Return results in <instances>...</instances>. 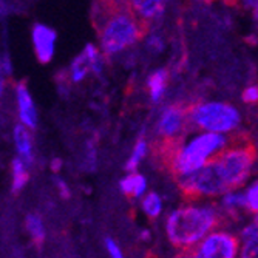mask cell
Returning <instances> with one entry per match:
<instances>
[{
    "label": "cell",
    "mask_w": 258,
    "mask_h": 258,
    "mask_svg": "<svg viewBox=\"0 0 258 258\" xmlns=\"http://www.w3.org/2000/svg\"><path fill=\"white\" fill-rule=\"evenodd\" d=\"M255 149L247 141L232 143L206 167L197 173L178 179L181 190L190 200L209 201L226 192L240 190L250 181L255 169Z\"/></svg>",
    "instance_id": "1"
},
{
    "label": "cell",
    "mask_w": 258,
    "mask_h": 258,
    "mask_svg": "<svg viewBox=\"0 0 258 258\" xmlns=\"http://www.w3.org/2000/svg\"><path fill=\"white\" fill-rule=\"evenodd\" d=\"M221 214L210 201L190 200L173 209L166 217L164 230L170 244L179 250H189L221 226Z\"/></svg>",
    "instance_id": "2"
},
{
    "label": "cell",
    "mask_w": 258,
    "mask_h": 258,
    "mask_svg": "<svg viewBox=\"0 0 258 258\" xmlns=\"http://www.w3.org/2000/svg\"><path fill=\"white\" fill-rule=\"evenodd\" d=\"M99 31V51L116 56L135 46L144 36V23L132 13L128 4H114L99 11L96 19Z\"/></svg>",
    "instance_id": "3"
},
{
    "label": "cell",
    "mask_w": 258,
    "mask_h": 258,
    "mask_svg": "<svg viewBox=\"0 0 258 258\" xmlns=\"http://www.w3.org/2000/svg\"><path fill=\"white\" fill-rule=\"evenodd\" d=\"M229 144V136L198 132L167 149L169 167L178 179L187 178L206 167Z\"/></svg>",
    "instance_id": "4"
},
{
    "label": "cell",
    "mask_w": 258,
    "mask_h": 258,
    "mask_svg": "<svg viewBox=\"0 0 258 258\" xmlns=\"http://www.w3.org/2000/svg\"><path fill=\"white\" fill-rule=\"evenodd\" d=\"M187 121L201 133L230 136L240 128L243 116L230 102L200 101L187 108Z\"/></svg>",
    "instance_id": "5"
},
{
    "label": "cell",
    "mask_w": 258,
    "mask_h": 258,
    "mask_svg": "<svg viewBox=\"0 0 258 258\" xmlns=\"http://www.w3.org/2000/svg\"><path fill=\"white\" fill-rule=\"evenodd\" d=\"M240 241L237 233L218 227L189 250H179L175 258H238Z\"/></svg>",
    "instance_id": "6"
},
{
    "label": "cell",
    "mask_w": 258,
    "mask_h": 258,
    "mask_svg": "<svg viewBox=\"0 0 258 258\" xmlns=\"http://www.w3.org/2000/svg\"><path fill=\"white\" fill-rule=\"evenodd\" d=\"M187 125V108L173 104L161 110L155 122V133L166 146H175L179 143Z\"/></svg>",
    "instance_id": "7"
},
{
    "label": "cell",
    "mask_w": 258,
    "mask_h": 258,
    "mask_svg": "<svg viewBox=\"0 0 258 258\" xmlns=\"http://www.w3.org/2000/svg\"><path fill=\"white\" fill-rule=\"evenodd\" d=\"M31 42L36 57L40 63H48L53 60L56 54L57 34L51 27L45 23H36L31 30Z\"/></svg>",
    "instance_id": "8"
},
{
    "label": "cell",
    "mask_w": 258,
    "mask_h": 258,
    "mask_svg": "<svg viewBox=\"0 0 258 258\" xmlns=\"http://www.w3.org/2000/svg\"><path fill=\"white\" fill-rule=\"evenodd\" d=\"M14 96H16L19 124L28 130L36 128L37 122H39V113H37L33 95H31L30 88L27 87V84L19 82L14 88Z\"/></svg>",
    "instance_id": "9"
},
{
    "label": "cell",
    "mask_w": 258,
    "mask_h": 258,
    "mask_svg": "<svg viewBox=\"0 0 258 258\" xmlns=\"http://www.w3.org/2000/svg\"><path fill=\"white\" fill-rule=\"evenodd\" d=\"M237 237L240 241L238 258H258V221L256 218L244 224Z\"/></svg>",
    "instance_id": "10"
},
{
    "label": "cell",
    "mask_w": 258,
    "mask_h": 258,
    "mask_svg": "<svg viewBox=\"0 0 258 258\" xmlns=\"http://www.w3.org/2000/svg\"><path fill=\"white\" fill-rule=\"evenodd\" d=\"M128 7L141 23L158 20L166 11V4L161 0H135L128 4Z\"/></svg>",
    "instance_id": "11"
},
{
    "label": "cell",
    "mask_w": 258,
    "mask_h": 258,
    "mask_svg": "<svg viewBox=\"0 0 258 258\" xmlns=\"http://www.w3.org/2000/svg\"><path fill=\"white\" fill-rule=\"evenodd\" d=\"M13 141L17 152V158L30 166L34 161V144H33L31 130L17 124L13 130Z\"/></svg>",
    "instance_id": "12"
},
{
    "label": "cell",
    "mask_w": 258,
    "mask_h": 258,
    "mask_svg": "<svg viewBox=\"0 0 258 258\" xmlns=\"http://www.w3.org/2000/svg\"><path fill=\"white\" fill-rule=\"evenodd\" d=\"M119 189L128 198H143L147 194L149 182L143 173L132 172L119 181Z\"/></svg>",
    "instance_id": "13"
},
{
    "label": "cell",
    "mask_w": 258,
    "mask_h": 258,
    "mask_svg": "<svg viewBox=\"0 0 258 258\" xmlns=\"http://www.w3.org/2000/svg\"><path fill=\"white\" fill-rule=\"evenodd\" d=\"M147 91L149 96L152 99V102H161L164 95L167 91V85H169V75L167 70L159 68L156 72H153L149 78H147Z\"/></svg>",
    "instance_id": "14"
},
{
    "label": "cell",
    "mask_w": 258,
    "mask_h": 258,
    "mask_svg": "<svg viewBox=\"0 0 258 258\" xmlns=\"http://www.w3.org/2000/svg\"><path fill=\"white\" fill-rule=\"evenodd\" d=\"M218 210L221 214V218L224 217H237L243 210V203H241V189L240 190H230L226 192L223 197L218 198Z\"/></svg>",
    "instance_id": "15"
},
{
    "label": "cell",
    "mask_w": 258,
    "mask_h": 258,
    "mask_svg": "<svg viewBox=\"0 0 258 258\" xmlns=\"http://www.w3.org/2000/svg\"><path fill=\"white\" fill-rule=\"evenodd\" d=\"M30 166L22 159L14 158L11 162V187L13 192H20L25 189V185L30 181Z\"/></svg>",
    "instance_id": "16"
},
{
    "label": "cell",
    "mask_w": 258,
    "mask_h": 258,
    "mask_svg": "<svg viewBox=\"0 0 258 258\" xmlns=\"http://www.w3.org/2000/svg\"><path fill=\"white\" fill-rule=\"evenodd\" d=\"M147 155H149V143L144 138H141V139L136 141V144H135L130 156H128V159L125 162V170L128 173L138 172V169L141 167V164L144 162Z\"/></svg>",
    "instance_id": "17"
},
{
    "label": "cell",
    "mask_w": 258,
    "mask_h": 258,
    "mask_svg": "<svg viewBox=\"0 0 258 258\" xmlns=\"http://www.w3.org/2000/svg\"><path fill=\"white\" fill-rule=\"evenodd\" d=\"M25 229L28 232L30 238L34 243L42 244L45 241L46 227H45V223H43V220H42L40 215H37V214H28L27 218H25Z\"/></svg>",
    "instance_id": "18"
},
{
    "label": "cell",
    "mask_w": 258,
    "mask_h": 258,
    "mask_svg": "<svg viewBox=\"0 0 258 258\" xmlns=\"http://www.w3.org/2000/svg\"><path fill=\"white\" fill-rule=\"evenodd\" d=\"M141 209L149 218H158L161 217L164 210V201L162 197L156 192H147L141 198Z\"/></svg>",
    "instance_id": "19"
},
{
    "label": "cell",
    "mask_w": 258,
    "mask_h": 258,
    "mask_svg": "<svg viewBox=\"0 0 258 258\" xmlns=\"http://www.w3.org/2000/svg\"><path fill=\"white\" fill-rule=\"evenodd\" d=\"M90 75H91V68L88 65L87 59L84 57V54L81 53L79 56L75 57L72 65H70V70H68L70 81L73 84H82Z\"/></svg>",
    "instance_id": "20"
},
{
    "label": "cell",
    "mask_w": 258,
    "mask_h": 258,
    "mask_svg": "<svg viewBox=\"0 0 258 258\" xmlns=\"http://www.w3.org/2000/svg\"><path fill=\"white\" fill-rule=\"evenodd\" d=\"M241 203L243 210L249 214H256L258 210V182L249 181L243 189H241Z\"/></svg>",
    "instance_id": "21"
},
{
    "label": "cell",
    "mask_w": 258,
    "mask_h": 258,
    "mask_svg": "<svg viewBox=\"0 0 258 258\" xmlns=\"http://www.w3.org/2000/svg\"><path fill=\"white\" fill-rule=\"evenodd\" d=\"M82 54L84 57L87 59L90 68H91V75L95 73V75H99L102 72V68H104V54L99 51V48L96 45H93V43H87L85 45V48L82 50Z\"/></svg>",
    "instance_id": "22"
},
{
    "label": "cell",
    "mask_w": 258,
    "mask_h": 258,
    "mask_svg": "<svg viewBox=\"0 0 258 258\" xmlns=\"http://www.w3.org/2000/svg\"><path fill=\"white\" fill-rule=\"evenodd\" d=\"M146 46L152 53H161L166 48V40L159 33H149L146 36Z\"/></svg>",
    "instance_id": "23"
},
{
    "label": "cell",
    "mask_w": 258,
    "mask_h": 258,
    "mask_svg": "<svg viewBox=\"0 0 258 258\" xmlns=\"http://www.w3.org/2000/svg\"><path fill=\"white\" fill-rule=\"evenodd\" d=\"M105 249H107L110 258H125V255H124L122 249L119 247V244L116 243L114 240H111V238L105 240Z\"/></svg>",
    "instance_id": "24"
},
{
    "label": "cell",
    "mask_w": 258,
    "mask_h": 258,
    "mask_svg": "<svg viewBox=\"0 0 258 258\" xmlns=\"http://www.w3.org/2000/svg\"><path fill=\"white\" fill-rule=\"evenodd\" d=\"M241 99H243V102H246V104H255L256 101H258V87L256 85H249V87H246L244 90H243V95H241Z\"/></svg>",
    "instance_id": "25"
},
{
    "label": "cell",
    "mask_w": 258,
    "mask_h": 258,
    "mask_svg": "<svg viewBox=\"0 0 258 258\" xmlns=\"http://www.w3.org/2000/svg\"><path fill=\"white\" fill-rule=\"evenodd\" d=\"M56 185H57V190H59V194H60L62 198H68L70 197V187H68V184L63 179L57 178Z\"/></svg>",
    "instance_id": "26"
},
{
    "label": "cell",
    "mask_w": 258,
    "mask_h": 258,
    "mask_svg": "<svg viewBox=\"0 0 258 258\" xmlns=\"http://www.w3.org/2000/svg\"><path fill=\"white\" fill-rule=\"evenodd\" d=\"M4 95H5V81L0 78V101L4 99Z\"/></svg>",
    "instance_id": "27"
},
{
    "label": "cell",
    "mask_w": 258,
    "mask_h": 258,
    "mask_svg": "<svg viewBox=\"0 0 258 258\" xmlns=\"http://www.w3.org/2000/svg\"><path fill=\"white\" fill-rule=\"evenodd\" d=\"M60 166H62V161H60V159H56L54 162H51V169H53L54 172H57V170L60 169Z\"/></svg>",
    "instance_id": "28"
},
{
    "label": "cell",
    "mask_w": 258,
    "mask_h": 258,
    "mask_svg": "<svg viewBox=\"0 0 258 258\" xmlns=\"http://www.w3.org/2000/svg\"><path fill=\"white\" fill-rule=\"evenodd\" d=\"M141 240L149 241L150 240V232L149 230H143V233H141Z\"/></svg>",
    "instance_id": "29"
}]
</instances>
